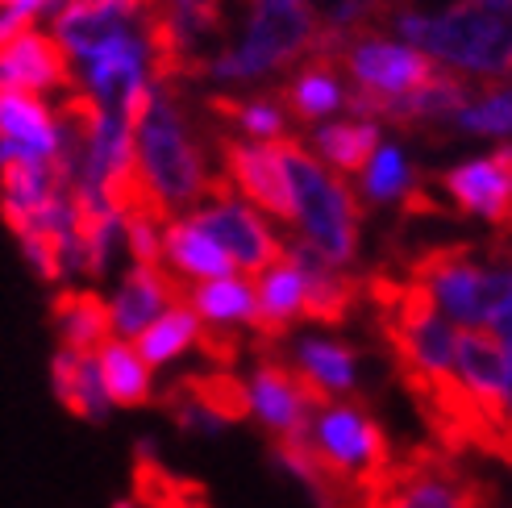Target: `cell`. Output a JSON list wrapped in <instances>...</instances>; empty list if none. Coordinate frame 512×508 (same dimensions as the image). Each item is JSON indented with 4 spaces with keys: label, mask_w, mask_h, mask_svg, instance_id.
<instances>
[{
    "label": "cell",
    "mask_w": 512,
    "mask_h": 508,
    "mask_svg": "<svg viewBox=\"0 0 512 508\" xmlns=\"http://www.w3.org/2000/svg\"><path fill=\"white\" fill-rule=\"evenodd\" d=\"M408 188H413V171H408L404 155L396 146H379L367 171H363V192L367 200H375V205H388V200L396 196H408Z\"/></svg>",
    "instance_id": "f546056e"
},
{
    "label": "cell",
    "mask_w": 512,
    "mask_h": 508,
    "mask_svg": "<svg viewBox=\"0 0 512 508\" xmlns=\"http://www.w3.org/2000/svg\"><path fill=\"white\" fill-rule=\"evenodd\" d=\"M171 304H188V284L167 271V267H130L121 275V284L113 292V329L125 338H138L142 329L155 321L159 313H167Z\"/></svg>",
    "instance_id": "2e32d148"
},
{
    "label": "cell",
    "mask_w": 512,
    "mask_h": 508,
    "mask_svg": "<svg viewBox=\"0 0 512 508\" xmlns=\"http://www.w3.org/2000/svg\"><path fill=\"white\" fill-rule=\"evenodd\" d=\"M379 125L375 121H329L313 134L317 159H325L338 175H363L371 155L379 150Z\"/></svg>",
    "instance_id": "484cf974"
},
{
    "label": "cell",
    "mask_w": 512,
    "mask_h": 508,
    "mask_svg": "<svg viewBox=\"0 0 512 508\" xmlns=\"http://www.w3.org/2000/svg\"><path fill=\"white\" fill-rule=\"evenodd\" d=\"M0 84L17 88V92H71L75 75H71V59L55 34L42 30H21L17 38H9L0 46Z\"/></svg>",
    "instance_id": "9a60e30c"
},
{
    "label": "cell",
    "mask_w": 512,
    "mask_h": 508,
    "mask_svg": "<svg viewBox=\"0 0 512 508\" xmlns=\"http://www.w3.org/2000/svg\"><path fill=\"white\" fill-rule=\"evenodd\" d=\"M292 363L334 400L354 396V388H358V350L346 346V342L304 338V342L292 346Z\"/></svg>",
    "instance_id": "cb8c5ba5"
},
{
    "label": "cell",
    "mask_w": 512,
    "mask_h": 508,
    "mask_svg": "<svg viewBox=\"0 0 512 508\" xmlns=\"http://www.w3.org/2000/svg\"><path fill=\"white\" fill-rule=\"evenodd\" d=\"M250 5H300V0H250Z\"/></svg>",
    "instance_id": "e575fe53"
},
{
    "label": "cell",
    "mask_w": 512,
    "mask_h": 508,
    "mask_svg": "<svg viewBox=\"0 0 512 508\" xmlns=\"http://www.w3.org/2000/svg\"><path fill=\"white\" fill-rule=\"evenodd\" d=\"M309 446L321 454L329 475H334L350 496L363 484H371V479L396 459L392 442H388V429L367 413V404L358 396L334 400L329 409H321L313 417Z\"/></svg>",
    "instance_id": "52a82bcc"
},
{
    "label": "cell",
    "mask_w": 512,
    "mask_h": 508,
    "mask_svg": "<svg viewBox=\"0 0 512 508\" xmlns=\"http://www.w3.org/2000/svg\"><path fill=\"white\" fill-rule=\"evenodd\" d=\"M454 375L467 388V396L479 404V413L488 417L500 438L508 434L504 417V379H508V346L488 334V329H458L454 334Z\"/></svg>",
    "instance_id": "5bb4252c"
},
{
    "label": "cell",
    "mask_w": 512,
    "mask_h": 508,
    "mask_svg": "<svg viewBox=\"0 0 512 508\" xmlns=\"http://www.w3.org/2000/svg\"><path fill=\"white\" fill-rule=\"evenodd\" d=\"M350 508H496V496L458 454L425 442L358 488Z\"/></svg>",
    "instance_id": "277c9868"
},
{
    "label": "cell",
    "mask_w": 512,
    "mask_h": 508,
    "mask_svg": "<svg viewBox=\"0 0 512 508\" xmlns=\"http://www.w3.org/2000/svg\"><path fill=\"white\" fill-rule=\"evenodd\" d=\"M317 42V21L304 5H254L246 30L229 38V46L209 63V80L221 84H250L309 59Z\"/></svg>",
    "instance_id": "5b68a950"
},
{
    "label": "cell",
    "mask_w": 512,
    "mask_h": 508,
    "mask_svg": "<svg viewBox=\"0 0 512 508\" xmlns=\"http://www.w3.org/2000/svg\"><path fill=\"white\" fill-rule=\"evenodd\" d=\"M246 396H250V417L267 429L271 442L309 438L313 417L334 404V396L321 392L292 359L275 350H259V363H254L246 379Z\"/></svg>",
    "instance_id": "ba28073f"
},
{
    "label": "cell",
    "mask_w": 512,
    "mask_h": 508,
    "mask_svg": "<svg viewBox=\"0 0 512 508\" xmlns=\"http://www.w3.org/2000/svg\"><path fill=\"white\" fill-rule=\"evenodd\" d=\"M188 309L200 321L213 325H234V329H250L254 334V354L267 350L263 346V313H259V296H254V284L242 275H225V279H209V284L188 288Z\"/></svg>",
    "instance_id": "d6986e66"
},
{
    "label": "cell",
    "mask_w": 512,
    "mask_h": 508,
    "mask_svg": "<svg viewBox=\"0 0 512 508\" xmlns=\"http://www.w3.org/2000/svg\"><path fill=\"white\" fill-rule=\"evenodd\" d=\"M196 329H200V317L188 309V304H171L167 313H159L134 338V350L142 354V363L155 371V367L179 359L188 346H196Z\"/></svg>",
    "instance_id": "4316f807"
},
{
    "label": "cell",
    "mask_w": 512,
    "mask_h": 508,
    "mask_svg": "<svg viewBox=\"0 0 512 508\" xmlns=\"http://www.w3.org/2000/svg\"><path fill=\"white\" fill-rule=\"evenodd\" d=\"M175 84H155L146 117L134 125V163L146 188L159 196V205L171 213H192L209 188V167H204L200 142L188 117L175 105Z\"/></svg>",
    "instance_id": "3957f363"
},
{
    "label": "cell",
    "mask_w": 512,
    "mask_h": 508,
    "mask_svg": "<svg viewBox=\"0 0 512 508\" xmlns=\"http://www.w3.org/2000/svg\"><path fill=\"white\" fill-rule=\"evenodd\" d=\"M338 67H346L358 92H371V96H408L438 75V63L421 55L417 46L388 42L375 34L354 38L338 55Z\"/></svg>",
    "instance_id": "8fae6325"
},
{
    "label": "cell",
    "mask_w": 512,
    "mask_h": 508,
    "mask_svg": "<svg viewBox=\"0 0 512 508\" xmlns=\"http://www.w3.org/2000/svg\"><path fill=\"white\" fill-rule=\"evenodd\" d=\"M50 388H55V400L63 404L71 417L105 421L109 396H105V388H100L96 354H92V359H84V354L55 350V359H50Z\"/></svg>",
    "instance_id": "603a6c76"
},
{
    "label": "cell",
    "mask_w": 512,
    "mask_h": 508,
    "mask_svg": "<svg viewBox=\"0 0 512 508\" xmlns=\"http://www.w3.org/2000/svg\"><path fill=\"white\" fill-rule=\"evenodd\" d=\"M217 155L225 167V180L246 205H254L259 213L296 225V205H292V188L284 163H279L271 142H242L234 134H217Z\"/></svg>",
    "instance_id": "7c38bea8"
},
{
    "label": "cell",
    "mask_w": 512,
    "mask_h": 508,
    "mask_svg": "<svg viewBox=\"0 0 512 508\" xmlns=\"http://www.w3.org/2000/svg\"><path fill=\"white\" fill-rule=\"evenodd\" d=\"M96 371H100V388H105L109 404L117 409H142V404L155 400L150 388V367L142 363V354L134 350V342H109L96 354Z\"/></svg>",
    "instance_id": "d4e9b609"
},
{
    "label": "cell",
    "mask_w": 512,
    "mask_h": 508,
    "mask_svg": "<svg viewBox=\"0 0 512 508\" xmlns=\"http://www.w3.org/2000/svg\"><path fill=\"white\" fill-rule=\"evenodd\" d=\"M209 113L229 121L238 134L254 142H275L288 134V113L279 100H238V96H209Z\"/></svg>",
    "instance_id": "83f0119b"
},
{
    "label": "cell",
    "mask_w": 512,
    "mask_h": 508,
    "mask_svg": "<svg viewBox=\"0 0 512 508\" xmlns=\"http://www.w3.org/2000/svg\"><path fill=\"white\" fill-rule=\"evenodd\" d=\"M404 275L421 279L433 292V300H438L442 317L463 329L488 325L512 288V267H483L475 259L471 242L433 246V250L417 254V259L404 267Z\"/></svg>",
    "instance_id": "8992f818"
},
{
    "label": "cell",
    "mask_w": 512,
    "mask_h": 508,
    "mask_svg": "<svg viewBox=\"0 0 512 508\" xmlns=\"http://www.w3.org/2000/svg\"><path fill=\"white\" fill-rule=\"evenodd\" d=\"M342 105H346V88L338 80V63L321 59V55H309L304 67L279 88V109H284L288 117H296V121H304V125L338 113Z\"/></svg>",
    "instance_id": "44dd1931"
},
{
    "label": "cell",
    "mask_w": 512,
    "mask_h": 508,
    "mask_svg": "<svg viewBox=\"0 0 512 508\" xmlns=\"http://www.w3.org/2000/svg\"><path fill=\"white\" fill-rule=\"evenodd\" d=\"M492 454H496V459H500V463H508V467H512V429H508V434L500 438V446H496Z\"/></svg>",
    "instance_id": "836d02e7"
},
{
    "label": "cell",
    "mask_w": 512,
    "mask_h": 508,
    "mask_svg": "<svg viewBox=\"0 0 512 508\" xmlns=\"http://www.w3.org/2000/svg\"><path fill=\"white\" fill-rule=\"evenodd\" d=\"M163 267L171 275H188L196 284H209V279H225L234 271L229 254L209 238L200 234L188 217H171L163 225Z\"/></svg>",
    "instance_id": "7402d4cb"
},
{
    "label": "cell",
    "mask_w": 512,
    "mask_h": 508,
    "mask_svg": "<svg viewBox=\"0 0 512 508\" xmlns=\"http://www.w3.org/2000/svg\"><path fill=\"white\" fill-rule=\"evenodd\" d=\"M50 329L59 338V350L67 354H100L113 342V309L109 300L92 288H59L50 296Z\"/></svg>",
    "instance_id": "e0dca14e"
},
{
    "label": "cell",
    "mask_w": 512,
    "mask_h": 508,
    "mask_svg": "<svg viewBox=\"0 0 512 508\" xmlns=\"http://www.w3.org/2000/svg\"><path fill=\"white\" fill-rule=\"evenodd\" d=\"M284 254L300 267V279H304V321L346 325L358 313V304L367 296V279L350 275L346 267L325 263L304 238L284 242Z\"/></svg>",
    "instance_id": "4fadbf2b"
},
{
    "label": "cell",
    "mask_w": 512,
    "mask_h": 508,
    "mask_svg": "<svg viewBox=\"0 0 512 508\" xmlns=\"http://www.w3.org/2000/svg\"><path fill=\"white\" fill-rule=\"evenodd\" d=\"M396 34L433 63L471 75L512 71V0H454L442 13L404 9Z\"/></svg>",
    "instance_id": "6da1fadb"
},
{
    "label": "cell",
    "mask_w": 512,
    "mask_h": 508,
    "mask_svg": "<svg viewBox=\"0 0 512 508\" xmlns=\"http://www.w3.org/2000/svg\"><path fill=\"white\" fill-rule=\"evenodd\" d=\"M159 409L184 429V434H217V429L250 417V396L246 384L229 371H209V375H184L159 396Z\"/></svg>",
    "instance_id": "30bf717a"
},
{
    "label": "cell",
    "mask_w": 512,
    "mask_h": 508,
    "mask_svg": "<svg viewBox=\"0 0 512 508\" xmlns=\"http://www.w3.org/2000/svg\"><path fill=\"white\" fill-rule=\"evenodd\" d=\"M254 296H259V313H263V346L275 350L279 342L288 338V329L296 321H304V279H300V267L284 254L279 263L259 271Z\"/></svg>",
    "instance_id": "ffe728a7"
},
{
    "label": "cell",
    "mask_w": 512,
    "mask_h": 508,
    "mask_svg": "<svg viewBox=\"0 0 512 508\" xmlns=\"http://www.w3.org/2000/svg\"><path fill=\"white\" fill-rule=\"evenodd\" d=\"M492 159L500 163V171L508 175V188H512V146H500V150H496V155H492Z\"/></svg>",
    "instance_id": "d6a6232c"
},
{
    "label": "cell",
    "mask_w": 512,
    "mask_h": 508,
    "mask_svg": "<svg viewBox=\"0 0 512 508\" xmlns=\"http://www.w3.org/2000/svg\"><path fill=\"white\" fill-rule=\"evenodd\" d=\"M0 9H25V13H42V0H0Z\"/></svg>",
    "instance_id": "1f68e13d"
},
{
    "label": "cell",
    "mask_w": 512,
    "mask_h": 508,
    "mask_svg": "<svg viewBox=\"0 0 512 508\" xmlns=\"http://www.w3.org/2000/svg\"><path fill=\"white\" fill-rule=\"evenodd\" d=\"M275 155L284 163L292 205H296V225L304 242H309L325 263L350 267L358 259V234H363V205L350 192L342 175L325 171V163L313 155L300 138L284 134L275 138Z\"/></svg>",
    "instance_id": "7a4b0ae2"
},
{
    "label": "cell",
    "mask_w": 512,
    "mask_h": 508,
    "mask_svg": "<svg viewBox=\"0 0 512 508\" xmlns=\"http://www.w3.org/2000/svg\"><path fill=\"white\" fill-rule=\"evenodd\" d=\"M454 130L483 134V138H508L512 134V88H488L479 100H467L450 117Z\"/></svg>",
    "instance_id": "f1b7e54d"
},
{
    "label": "cell",
    "mask_w": 512,
    "mask_h": 508,
    "mask_svg": "<svg viewBox=\"0 0 512 508\" xmlns=\"http://www.w3.org/2000/svg\"><path fill=\"white\" fill-rule=\"evenodd\" d=\"M504 417L512 429V346H508V379H504Z\"/></svg>",
    "instance_id": "4dcf8cb0"
},
{
    "label": "cell",
    "mask_w": 512,
    "mask_h": 508,
    "mask_svg": "<svg viewBox=\"0 0 512 508\" xmlns=\"http://www.w3.org/2000/svg\"><path fill=\"white\" fill-rule=\"evenodd\" d=\"M442 188L458 213H471L512 234V188L496 159H471L442 175Z\"/></svg>",
    "instance_id": "ac0fdd59"
},
{
    "label": "cell",
    "mask_w": 512,
    "mask_h": 508,
    "mask_svg": "<svg viewBox=\"0 0 512 508\" xmlns=\"http://www.w3.org/2000/svg\"><path fill=\"white\" fill-rule=\"evenodd\" d=\"M188 221L200 234H209L229 254V263L242 267L246 275H259L284 259V242L267 230L259 213H250V205L234 196L225 175H209V188H204L200 205L188 213Z\"/></svg>",
    "instance_id": "9c48e42d"
}]
</instances>
